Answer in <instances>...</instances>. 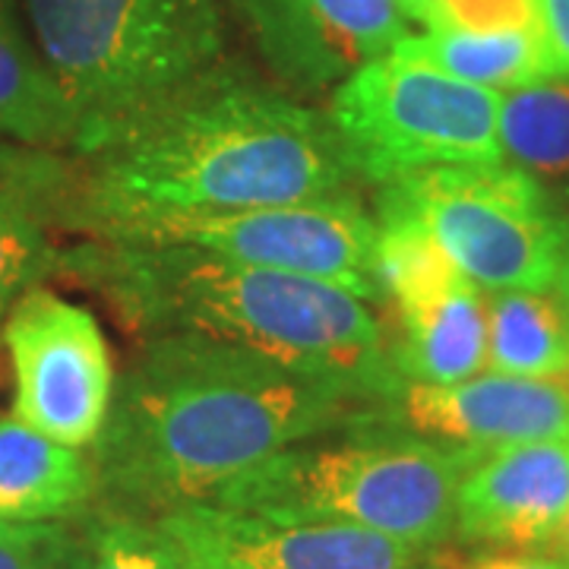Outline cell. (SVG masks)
<instances>
[{"mask_svg": "<svg viewBox=\"0 0 569 569\" xmlns=\"http://www.w3.org/2000/svg\"><path fill=\"white\" fill-rule=\"evenodd\" d=\"M82 159V222L99 238L159 216L332 197L355 181L326 114L219 67L111 127Z\"/></svg>", "mask_w": 569, "mask_h": 569, "instance_id": "1", "label": "cell"}, {"mask_svg": "<svg viewBox=\"0 0 569 569\" xmlns=\"http://www.w3.org/2000/svg\"><path fill=\"white\" fill-rule=\"evenodd\" d=\"M355 399L241 348L149 336L114 383L96 475L149 503H209L276 452L323 433Z\"/></svg>", "mask_w": 569, "mask_h": 569, "instance_id": "2", "label": "cell"}, {"mask_svg": "<svg viewBox=\"0 0 569 569\" xmlns=\"http://www.w3.org/2000/svg\"><path fill=\"white\" fill-rule=\"evenodd\" d=\"M102 288L146 336H193L342 389L396 399L406 377L380 317L348 288L174 244L102 241L61 266Z\"/></svg>", "mask_w": 569, "mask_h": 569, "instance_id": "3", "label": "cell"}, {"mask_svg": "<svg viewBox=\"0 0 569 569\" xmlns=\"http://www.w3.org/2000/svg\"><path fill=\"white\" fill-rule=\"evenodd\" d=\"M80 121L77 152L219 67V0H22Z\"/></svg>", "mask_w": 569, "mask_h": 569, "instance_id": "4", "label": "cell"}, {"mask_svg": "<svg viewBox=\"0 0 569 569\" xmlns=\"http://www.w3.org/2000/svg\"><path fill=\"white\" fill-rule=\"evenodd\" d=\"M475 459L425 437L295 443L224 485L209 503L269 519L346 522L425 550L456 529V493Z\"/></svg>", "mask_w": 569, "mask_h": 569, "instance_id": "5", "label": "cell"}, {"mask_svg": "<svg viewBox=\"0 0 569 569\" xmlns=\"http://www.w3.org/2000/svg\"><path fill=\"white\" fill-rule=\"evenodd\" d=\"M380 216L418 224L485 291H550L569 224L509 162L443 164L380 183Z\"/></svg>", "mask_w": 569, "mask_h": 569, "instance_id": "6", "label": "cell"}, {"mask_svg": "<svg viewBox=\"0 0 569 569\" xmlns=\"http://www.w3.org/2000/svg\"><path fill=\"white\" fill-rule=\"evenodd\" d=\"M326 118L355 178L389 183L443 164L503 162L500 92L392 51L336 86Z\"/></svg>", "mask_w": 569, "mask_h": 569, "instance_id": "7", "label": "cell"}, {"mask_svg": "<svg viewBox=\"0 0 569 569\" xmlns=\"http://www.w3.org/2000/svg\"><path fill=\"white\" fill-rule=\"evenodd\" d=\"M102 241L193 247L234 263L339 284L365 301L383 298L377 276L380 224L348 193L234 212L159 216L104 234Z\"/></svg>", "mask_w": 569, "mask_h": 569, "instance_id": "8", "label": "cell"}, {"mask_svg": "<svg viewBox=\"0 0 569 569\" xmlns=\"http://www.w3.org/2000/svg\"><path fill=\"white\" fill-rule=\"evenodd\" d=\"M13 367V418L63 447H92L114 399V365L92 310L26 291L0 326Z\"/></svg>", "mask_w": 569, "mask_h": 569, "instance_id": "9", "label": "cell"}, {"mask_svg": "<svg viewBox=\"0 0 569 569\" xmlns=\"http://www.w3.org/2000/svg\"><path fill=\"white\" fill-rule=\"evenodd\" d=\"M377 276L399 313L396 365L406 383H459L485 373V288L468 279L418 224L380 216Z\"/></svg>", "mask_w": 569, "mask_h": 569, "instance_id": "10", "label": "cell"}, {"mask_svg": "<svg viewBox=\"0 0 569 569\" xmlns=\"http://www.w3.org/2000/svg\"><path fill=\"white\" fill-rule=\"evenodd\" d=\"M288 86L317 92L406 39L396 0H228Z\"/></svg>", "mask_w": 569, "mask_h": 569, "instance_id": "11", "label": "cell"}, {"mask_svg": "<svg viewBox=\"0 0 569 569\" xmlns=\"http://www.w3.org/2000/svg\"><path fill=\"white\" fill-rule=\"evenodd\" d=\"M396 421L415 437L485 456L493 449L567 440L569 383L478 373L459 383H411L396 392Z\"/></svg>", "mask_w": 569, "mask_h": 569, "instance_id": "12", "label": "cell"}, {"mask_svg": "<svg viewBox=\"0 0 569 569\" xmlns=\"http://www.w3.org/2000/svg\"><path fill=\"white\" fill-rule=\"evenodd\" d=\"M569 519V437L478 456L459 481L456 529L500 548H541Z\"/></svg>", "mask_w": 569, "mask_h": 569, "instance_id": "13", "label": "cell"}, {"mask_svg": "<svg viewBox=\"0 0 569 569\" xmlns=\"http://www.w3.org/2000/svg\"><path fill=\"white\" fill-rule=\"evenodd\" d=\"M250 569H418L421 550L370 529L323 519H269L190 503Z\"/></svg>", "mask_w": 569, "mask_h": 569, "instance_id": "14", "label": "cell"}, {"mask_svg": "<svg viewBox=\"0 0 569 569\" xmlns=\"http://www.w3.org/2000/svg\"><path fill=\"white\" fill-rule=\"evenodd\" d=\"M96 466L20 418L0 421V522H63L96 493Z\"/></svg>", "mask_w": 569, "mask_h": 569, "instance_id": "15", "label": "cell"}, {"mask_svg": "<svg viewBox=\"0 0 569 569\" xmlns=\"http://www.w3.org/2000/svg\"><path fill=\"white\" fill-rule=\"evenodd\" d=\"M0 137L32 149H77L80 121L63 89L0 0Z\"/></svg>", "mask_w": 569, "mask_h": 569, "instance_id": "16", "label": "cell"}, {"mask_svg": "<svg viewBox=\"0 0 569 569\" xmlns=\"http://www.w3.org/2000/svg\"><path fill=\"white\" fill-rule=\"evenodd\" d=\"M488 358L485 370L531 380L569 377V323L553 291H485Z\"/></svg>", "mask_w": 569, "mask_h": 569, "instance_id": "17", "label": "cell"}, {"mask_svg": "<svg viewBox=\"0 0 569 569\" xmlns=\"http://www.w3.org/2000/svg\"><path fill=\"white\" fill-rule=\"evenodd\" d=\"M396 58L427 63L456 80L485 86L493 92H509L519 86L550 80L535 29L507 32H456V29H425L408 32L392 48Z\"/></svg>", "mask_w": 569, "mask_h": 569, "instance_id": "18", "label": "cell"}, {"mask_svg": "<svg viewBox=\"0 0 569 569\" xmlns=\"http://www.w3.org/2000/svg\"><path fill=\"white\" fill-rule=\"evenodd\" d=\"M497 140L503 162L522 168L548 190L569 193V80H541L500 92Z\"/></svg>", "mask_w": 569, "mask_h": 569, "instance_id": "19", "label": "cell"}, {"mask_svg": "<svg viewBox=\"0 0 569 569\" xmlns=\"http://www.w3.org/2000/svg\"><path fill=\"white\" fill-rule=\"evenodd\" d=\"M61 253L48 238L41 197L22 168L0 171V326L26 291L61 266Z\"/></svg>", "mask_w": 569, "mask_h": 569, "instance_id": "20", "label": "cell"}, {"mask_svg": "<svg viewBox=\"0 0 569 569\" xmlns=\"http://www.w3.org/2000/svg\"><path fill=\"white\" fill-rule=\"evenodd\" d=\"M82 569H193L164 526L104 519L82 538Z\"/></svg>", "mask_w": 569, "mask_h": 569, "instance_id": "21", "label": "cell"}, {"mask_svg": "<svg viewBox=\"0 0 569 569\" xmlns=\"http://www.w3.org/2000/svg\"><path fill=\"white\" fill-rule=\"evenodd\" d=\"M0 569H82V538L61 522H0Z\"/></svg>", "mask_w": 569, "mask_h": 569, "instance_id": "22", "label": "cell"}, {"mask_svg": "<svg viewBox=\"0 0 569 569\" xmlns=\"http://www.w3.org/2000/svg\"><path fill=\"white\" fill-rule=\"evenodd\" d=\"M415 22L456 32L531 29V0H427Z\"/></svg>", "mask_w": 569, "mask_h": 569, "instance_id": "23", "label": "cell"}, {"mask_svg": "<svg viewBox=\"0 0 569 569\" xmlns=\"http://www.w3.org/2000/svg\"><path fill=\"white\" fill-rule=\"evenodd\" d=\"M162 526L181 545L183 553L190 557L193 569H250L241 557H234L231 550L224 548L222 541L216 538V531L206 526L200 512L190 503L164 512Z\"/></svg>", "mask_w": 569, "mask_h": 569, "instance_id": "24", "label": "cell"}, {"mask_svg": "<svg viewBox=\"0 0 569 569\" xmlns=\"http://www.w3.org/2000/svg\"><path fill=\"white\" fill-rule=\"evenodd\" d=\"M531 29L550 80H569V0H531Z\"/></svg>", "mask_w": 569, "mask_h": 569, "instance_id": "25", "label": "cell"}, {"mask_svg": "<svg viewBox=\"0 0 569 569\" xmlns=\"http://www.w3.org/2000/svg\"><path fill=\"white\" fill-rule=\"evenodd\" d=\"M468 569H569V557H557V553H490Z\"/></svg>", "mask_w": 569, "mask_h": 569, "instance_id": "26", "label": "cell"}, {"mask_svg": "<svg viewBox=\"0 0 569 569\" xmlns=\"http://www.w3.org/2000/svg\"><path fill=\"white\" fill-rule=\"evenodd\" d=\"M553 298H557V305L563 307V313H567V323H569V231H567V241H563V253H560V269H557V279H553Z\"/></svg>", "mask_w": 569, "mask_h": 569, "instance_id": "27", "label": "cell"}, {"mask_svg": "<svg viewBox=\"0 0 569 569\" xmlns=\"http://www.w3.org/2000/svg\"><path fill=\"white\" fill-rule=\"evenodd\" d=\"M399 3V10L406 13V20H418V13L425 10L427 0H396Z\"/></svg>", "mask_w": 569, "mask_h": 569, "instance_id": "28", "label": "cell"}, {"mask_svg": "<svg viewBox=\"0 0 569 569\" xmlns=\"http://www.w3.org/2000/svg\"><path fill=\"white\" fill-rule=\"evenodd\" d=\"M557 541H560V545L569 550V519H567V526H563V531H560V538H557Z\"/></svg>", "mask_w": 569, "mask_h": 569, "instance_id": "29", "label": "cell"}]
</instances>
